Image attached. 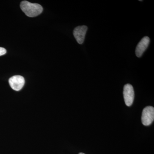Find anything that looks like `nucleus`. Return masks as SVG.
Segmentation results:
<instances>
[{"label": "nucleus", "mask_w": 154, "mask_h": 154, "mask_svg": "<svg viewBox=\"0 0 154 154\" xmlns=\"http://www.w3.org/2000/svg\"><path fill=\"white\" fill-rule=\"evenodd\" d=\"M20 8L25 15L30 17H37L43 11V8L39 4H33L26 1L21 3Z\"/></svg>", "instance_id": "obj_1"}, {"label": "nucleus", "mask_w": 154, "mask_h": 154, "mask_svg": "<svg viewBox=\"0 0 154 154\" xmlns=\"http://www.w3.org/2000/svg\"><path fill=\"white\" fill-rule=\"evenodd\" d=\"M154 120V108L152 106H147L144 108L142 114L141 120L145 126H149Z\"/></svg>", "instance_id": "obj_2"}, {"label": "nucleus", "mask_w": 154, "mask_h": 154, "mask_svg": "<svg viewBox=\"0 0 154 154\" xmlns=\"http://www.w3.org/2000/svg\"><path fill=\"white\" fill-rule=\"evenodd\" d=\"M123 96L125 105L131 106L133 103L134 98V92L133 87L129 84H126L123 88Z\"/></svg>", "instance_id": "obj_3"}, {"label": "nucleus", "mask_w": 154, "mask_h": 154, "mask_svg": "<svg viewBox=\"0 0 154 154\" xmlns=\"http://www.w3.org/2000/svg\"><path fill=\"white\" fill-rule=\"evenodd\" d=\"M11 88L15 91H19L24 86L25 80L24 77L20 75H15L11 77L9 80Z\"/></svg>", "instance_id": "obj_4"}, {"label": "nucleus", "mask_w": 154, "mask_h": 154, "mask_svg": "<svg viewBox=\"0 0 154 154\" xmlns=\"http://www.w3.org/2000/svg\"><path fill=\"white\" fill-rule=\"evenodd\" d=\"M88 29L85 25H82L77 27L74 30V36L79 44H82L84 42Z\"/></svg>", "instance_id": "obj_5"}, {"label": "nucleus", "mask_w": 154, "mask_h": 154, "mask_svg": "<svg viewBox=\"0 0 154 154\" xmlns=\"http://www.w3.org/2000/svg\"><path fill=\"white\" fill-rule=\"evenodd\" d=\"M149 42V38L148 36H145L139 42L135 51L137 57H140L142 56L144 52L148 47Z\"/></svg>", "instance_id": "obj_6"}, {"label": "nucleus", "mask_w": 154, "mask_h": 154, "mask_svg": "<svg viewBox=\"0 0 154 154\" xmlns=\"http://www.w3.org/2000/svg\"><path fill=\"white\" fill-rule=\"evenodd\" d=\"M7 52V51L4 48L0 47V56L5 55Z\"/></svg>", "instance_id": "obj_7"}, {"label": "nucleus", "mask_w": 154, "mask_h": 154, "mask_svg": "<svg viewBox=\"0 0 154 154\" xmlns=\"http://www.w3.org/2000/svg\"><path fill=\"white\" fill-rule=\"evenodd\" d=\"M79 154H85L84 153L81 152V153H79Z\"/></svg>", "instance_id": "obj_8"}]
</instances>
